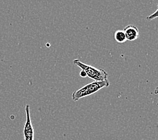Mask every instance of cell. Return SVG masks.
Here are the masks:
<instances>
[{"instance_id": "277c9868", "label": "cell", "mask_w": 158, "mask_h": 140, "mask_svg": "<svg viewBox=\"0 0 158 140\" xmlns=\"http://www.w3.org/2000/svg\"><path fill=\"white\" fill-rule=\"evenodd\" d=\"M126 37H127V41H134L136 40L139 37V30L138 28L134 26V25H128L126 26L124 29Z\"/></svg>"}, {"instance_id": "5b68a950", "label": "cell", "mask_w": 158, "mask_h": 140, "mask_svg": "<svg viewBox=\"0 0 158 140\" xmlns=\"http://www.w3.org/2000/svg\"><path fill=\"white\" fill-rule=\"evenodd\" d=\"M114 38L118 43L123 44V43L127 41V37H126L125 32L124 30L119 29L116 31H115L114 34Z\"/></svg>"}, {"instance_id": "7a4b0ae2", "label": "cell", "mask_w": 158, "mask_h": 140, "mask_svg": "<svg viewBox=\"0 0 158 140\" xmlns=\"http://www.w3.org/2000/svg\"><path fill=\"white\" fill-rule=\"evenodd\" d=\"M75 66L80 67L81 70H83L87 74V77L92 79L95 82H103L106 81L108 78V74L104 70L98 69L95 67H93L91 65L85 64L81 62L80 60L76 59L73 62Z\"/></svg>"}, {"instance_id": "52a82bcc", "label": "cell", "mask_w": 158, "mask_h": 140, "mask_svg": "<svg viewBox=\"0 0 158 140\" xmlns=\"http://www.w3.org/2000/svg\"><path fill=\"white\" fill-rule=\"evenodd\" d=\"M80 75H81V77H82V78H87V74H86L85 71H84L83 70H81V71Z\"/></svg>"}, {"instance_id": "3957f363", "label": "cell", "mask_w": 158, "mask_h": 140, "mask_svg": "<svg viewBox=\"0 0 158 140\" xmlns=\"http://www.w3.org/2000/svg\"><path fill=\"white\" fill-rule=\"evenodd\" d=\"M25 113H26L27 119L23 129L24 139V140H34V128L31 118L30 106L28 105L25 106Z\"/></svg>"}, {"instance_id": "8992f818", "label": "cell", "mask_w": 158, "mask_h": 140, "mask_svg": "<svg viewBox=\"0 0 158 140\" xmlns=\"http://www.w3.org/2000/svg\"><path fill=\"white\" fill-rule=\"evenodd\" d=\"M157 18H158V4L157 6L156 10L152 14H151V15L147 16L146 18V20H148V21H152V20H154V19Z\"/></svg>"}, {"instance_id": "6da1fadb", "label": "cell", "mask_w": 158, "mask_h": 140, "mask_svg": "<svg viewBox=\"0 0 158 140\" xmlns=\"http://www.w3.org/2000/svg\"><path fill=\"white\" fill-rule=\"evenodd\" d=\"M110 84V82L108 80L103 82H92L74 91L72 94V100L74 102H77L81 98L95 94L103 88L109 87Z\"/></svg>"}]
</instances>
